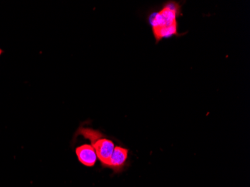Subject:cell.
<instances>
[{
  "instance_id": "1",
  "label": "cell",
  "mask_w": 250,
  "mask_h": 187,
  "mask_svg": "<svg viewBox=\"0 0 250 187\" xmlns=\"http://www.w3.org/2000/svg\"><path fill=\"white\" fill-rule=\"evenodd\" d=\"M181 5L175 1H168L161 9L148 16L147 21L151 26L156 43L163 39L180 37L184 34L178 32V18L182 15Z\"/></svg>"
},
{
  "instance_id": "2",
  "label": "cell",
  "mask_w": 250,
  "mask_h": 187,
  "mask_svg": "<svg viewBox=\"0 0 250 187\" xmlns=\"http://www.w3.org/2000/svg\"><path fill=\"white\" fill-rule=\"evenodd\" d=\"M76 136H82L84 139L89 140L95 148L97 157L104 168H109L111 157L114 150V143L106 135L92 127L80 126L76 132Z\"/></svg>"
},
{
  "instance_id": "3",
  "label": "cell",
  "mask_w": 250,
  "mask_h": 187,
  "mask_svg": "<svg viewBox=\"0 0 250 187\" xmlns=\"http://www.w3.org/2000/svg\"><path fill=\"white\" fill-rule=\"evenodd\" d=\"M129 150L122 146L116 145L109 163V169L113 174H121L129 166Z\"/></svg>"
},
{
  "instance_id": "4",
  "label": "cell",
  "mask_w": 250,
  "mask_h": 187,
  "mask_svg": "<svg viewBox=\"0 0 250 187\" xmlns=\"http://www.w3.org/2000/svg\"><path fill=\"white\" fill-rule=\"evenodd\" d=\"M76 155L80 163L87 167H93L96 164L98 157L92 145L84 144L76 148Z\"/></svg>"
},
{
  "instance_id": "5",
  "label": "cell",
  "mask_w": 250,
  "mask_h": 187,
  "mask_svg": "<svg viewBox=\"0 0 250 187\" xmlns=\"http://www.w3.org/2000/svg\"><path fill=\"white\" fill-rule=\"evenodd\" d=\"M3 53H4L3 50H2V49L0 48V56H2V54Z\"/></svg>"
}]
</instances>
